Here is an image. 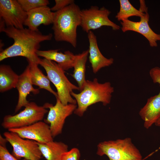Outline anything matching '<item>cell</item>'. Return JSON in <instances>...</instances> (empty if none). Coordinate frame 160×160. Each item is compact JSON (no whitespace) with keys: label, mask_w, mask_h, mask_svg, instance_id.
<instances>
[{"label":"cell","mask_w":160,"mask_h":160,"mask_svg":"<svg viewBox=\"0 0 160 160\" xmlns=\"http://www.w3.org/2000/svg\"><path fill=\"white\" fill-rule=\"evenodd\" d=\"M149 74L154 83L160 84V68L156 67L151 69Z\"/></svg>","instance_id":"4316f807"},{"label":"cell","mask_w":160,"mask_h":160,"mask_svg":"<svg viewBox=\"0 0 160 160\" xmlns=\"http://www.w3.org/2000/svg\"><path fill=\"white\" fill-rule=\"evenodd\" d=\"M120 9L116 16L119 21L128 19L129 17L136 16L140 17L145 14L144 8L146 6L144 0H140V9L135 8L128 0H120Z\"/></svg>","instance_id":"44dd1931"},{"label":"cell","mask_w":160,"mask_h":160,"mask_svg":"<svg viewBox=\"0 0 160 160\" xmlns=\"http://www.w3.org/2000/svg\"><path fill=\"white\" fill-rule=\"evenodd\" d=\"M8 130L16 133L23 138L33 140L40 143L53 140L49 125L42 121L28 126Z\"/></svg>","instance_id":"7c38bea8"},{"label":"cell","mask_w":160,"mask_h":160,"mask_svg":"<svg viewBox=\"0 0 160 160\" xmlns=\"http://www.w3.org/2000/svg\"><path fill=\"white\" fill-rule=\"evenodd\" d=\"M80 157L79 150L77 148H73L65 153L62 160H79Z\"/></svg>","instance_id":"d4e9b609"},{"label":"cell","mask_w":160,"mask_h":160,"mask_svg":"<svg viewBox=\"0 0 160 160\" xmlns=\"http://www.w3.org/2000/svg\"><path fill=\"white\" fill-rule=\"evenodd\" d=\"M88 54V49L75 55L73 66L74 71L71 75L77 83L80 92L83 90L86 81L85 78L86 64Z\"/></svg>","instance_id":"d6986e66"},{"label":"cell","mask_w":160,"mask_h":160,"mask_svg":"<svg viewBox=\"0 0 160 160\" xmlns=\"http://www.w3.org/2000/svg\"><path fill=\"white\" fill-rule=\"evenodd\" d=\"M31 76V80L33 85L38 86L39 89H45L53 95L56 98L58 97L57 92L51 88L50 81L47 76L45 75L39 68L38 65L28 63Z\"/></svg>","instance_id":"7402d4cb"},{"label":"cell","mask_w":160,"mask_h":160,"mask_svg":"<svg viewBox=\"0 0 160 160\" xmlns=\"http://www.w3.org/2000/svg\"><path fill=\"white\" fill-rule=\"evenodd\" d=\"M19 76L8 65L0 66V92L2 93L16 88Z\"/></svg>","instance_id":"ffe728a7"},{"label":"cell","mask_w":160,"mask_h":160,"mask_svg":"<svg viewBox=\"0 0 160 160\" xmlns=\"http://www.w3.org/2000/svg\"><path fill=\"white\" fill-rule=\"evenodd\" d=\"M27 15V12L22 9L17 0H0V19L3 20L7 27L24 28Z\"/></svg>","instance_id":"30bf717a"},{"label":"cell","mask_w":160,"mask_h":160,"mask_svg":"<svg viewBox=\"0 0 160 160\" xmlns=\"http://www.w3.org/2000/svg\"><path fill=\"white\" fill-rule=\"evenodd\" d=\"M88 38L89 60L93 71L95 73L101 68L111 65L114 60L112 58H107L102 54L98 46L97 37L92 31L88 33Z\"/></svg>","instance_id":"9a60e30c"},{"label":"cell","mask_w":160,"mask_h":160,"mask_svg":"<svg viewBox=\"0 0 160 160\" xmlns=\"http://www.w3.org/2000/svg\"><path fill=\"white\" fill-rule=\"evenodd\" d=\"M114 90L109 82L100 83L96 78L92 81L86 80L84 88L80 93L76 94L73 92L71 93L77 104L74 113L82 116L88 108L92 104L100 102L104 106L109 104Z\"/></svg>","instance_id":"3957f363"},{"label":"cell","mask_w":160,"mask_h":160,"mask_svg":"<svg viewBox=\"0 0 160 160\" xmlns=\"http://www.w3.org/2000/svg\"><path fill=\"white\" fill-rule=\"evenodd\" d=\"M7 140L0 135V160H20L10 153L6 147ZM22 160H27L24 159Z\"/></svg>","instance_id":"cb8c5ba5"},{"label":"cell","mask_w":160,"mask_h":160,"mask_svg":"<svg viewBox=\"0 0 160 160\" xmlns=\"http://www.w3.org/2000/svg\"><path fill=\"white\" fill-rule=\"evenodd\" d=\"M110 13L111 12L104 7L99 8L97 6L81 10L80 26L87 33L104 26L111 27L114 30H119L120 26L109 19Z\"/></svg>","instance_id":"52a82bcc"},{"label":"cell","mask_w":160,"mask_h":160,"mask_svg":"<svg viewBox=\"0 0 160 160\" xmlns=\"http://www.w3.org/2000/svg\"><path fill=\"white\" fill-rule=\"evenodd\" d=\"M55 4L51 8V10L54 12L60 10L68 5L74 3L73 0H55Z\"/></svg>","instance_id":"484cf974"},{"label":"cell","mask_w":160,"mask_h":160,"mask_svg":"<svg viewBox=\"0 0 160 160\" xmlns=\"http://www.w3.org/2000/svg\"><path fill=\"white\" fill-rule=\"evenodd\" d=\"M97 154L100 156L105 155L109 160H142L140 151L129 137L100 143Z\"/></svg>","instance_id":"5b68a950"},{"label":"cell","mask_w":160,"mask_h":160,"mask_svg":"<svg viewBox=\"0 0 160 160\" xmlns=\"http://www.w3.org/2000/svg\"><path fill=\"white\" fill-rule=\"evenodd\" d=\"M55 14L47 6L34 9L27 12L24 25L32 31H39L38 27L41 25H47L53 23Z\"/></svg>","instance_id":"4fadbf2b"},{"label":"cell","mask_w":160,"mask_h":160,"mask_svg":"<svg viewBox=\"0 0 160 160\" xmlns=\"http://www.w3.org/2000/svg\"><path fill=\"white\" fill-rule=\"evenodd\" d=\"M48 111L43 105L39 106L35 102H29L24 109L18 113L5 116L1 125L8 130L28 126L42 121Z\"/></svg>","instance_id":"8992f818"},{"label":"cell","mask_w":160,"mask_h":160,"mask_svg":"<svg viewBox=\"0 0 160 160\" xmlns=\"http://www.w3.org/2000/svg\"><path fill=\"white\" fill-rule=\"evenodd\" d=\"M59 49L48 50H38L36 54L38 56L56 63L64 71L73 68L75 55L69 51L64 53L58 52Z\"/></svg>","instance_id":"e0dca14e"},{"label":"cell","mask_w":160,"mask_h":160,"mask_svg":"<svg viewBox=\"0 0 160 160\" xmlns=\"http://www.w3.org/2000/svg\"><path fill=\"white\" fill-rule=\"evenodd\" d=\"M3 135L13 148L12 154L19 160L22 158L27 160H40L42 154L37 142L24 139L16 133L8 131Z\"/></svg>","instance_id":"ba28073f"},{"label":"cell","mask_w":160,"mask_h":160,"mask_svg":"<svg viewBox=\"0 0 160 160\" xmlns=\"http://www.w3.org/2000/svg\"><path fill=\"white\" fill-rule=\"evenodd\" d=\"M29 66L28 65L23 72L19 76L16 88L18 93V98L15 109L16 113L29 103L27 97L30 92L36 95L39 92V89L34 88L33 86Z\"/></svg>","instance_id":"5bb4252c"},{"label":"cell","mask_w":160,"mask_h":160,"mask_svg":"<svg viewBox=\"0 0 160 160\" xmlns=\"http://www.w3.org/2000/svg\"><path fill=\"white\" fill-rule=\"evenodd\" d=\"M155 124L156 126L160 127V119L157 121Z\"/></svg>","instance_id":"83f0119b"},{"label":"cell","mask_w":160,"mask_h":160,"mask_svg":"<svg viewBox=\"0 0 160 160\" xmlns=\"http://www.w3.org/2000/svg\"><path fill=\"white\" fill-rule=\"evenodd\" d=\"M39 64L45 70L47 76L55 85L58 98L64 105H76L77 102L71 95L73 90H79V87L72 84L64 73V71L55 62L44 58L40 59Z\"/></svg>","instance_id":"277c9868"},{"label":"cell","mask_w":160,"mask_h":160,"mask_svg":"<svg viewBox=\"0 0 160 160\" xmlns=\"http://www.w3.org/2000/svg\"><path fill=\"white\" fill-rule=\"evenodd\" d=\"M37 143L42 156L47 160H62L64 154L68 151V145L61 142L52 140L45 143Z\"/></svg>","instance_id":"ac0fdd59"},{"label":"cell","mask_w":160,"mask_h":160,"mask_svg":"<svg viewBox=\"0 0 160 160\" xmlns=\"http://www.w3.org/2000/svg\"><path fill=\"white\" fill-rule=\"evenodd\" d=\"M22 9L26 12L41 7L47 6V0H17Z\"/></svg>","instance_id":"603a6c76"},{"label":"cell","mask_w":160,"mask_h":160,"mask_svg":"<svg viewBox=\"0 0 160 160\" xmlns=\"http://www.w3.org/2000/svg\"><path fill=\"white\" fill-rule=\"evenodd\" d=\"M144 12L145 15L140 17V20L139 22H134L128 19L121 21V30L123 32L131 31L138 33L148 40L151 47H157V41H160V34L154 32L149 25V15L146 6L144 8Z\"/></svg>","instance_id":"8fae6325"},{"label":"cell","mask_w":160,"mask_h":160,"mask_svg":"<svg viewBox=\"0 0 160 160\" xmlns=\"http://www.w3.org/2000/svg\"><path fill=\"white\" fill-rule=\"evenodd\" d=\"M55 105L46 103L43 106L49 110L45 122L50 124V128L54 138L61 133L66 118L71 115L77 107L76 105L68 104L63 105L60 100L56 98Z\"/></svg>","instance_id":"9c48e42d"},{"label":"cell","mask_w":160,"mask_h":160,"mask_svg":"<svg viewBox=\"0 0 160 160\" xmlns=\"http://www.w3.org/2000/svg\"><path fill=\"white\" fill-rule=\"evenodd\" d=\"M4 22H0V32H4L14 41L13 44L0 53V61L9 57L22 56L25 57L28 63L39 64L40 59L36 54L42 42L51 39V33L43 34L39 31L29 29H19L13 26L5 27Z\"/></svg>","instance_id":"6da1fadb"},{"label":"cell","mask_w":160,"mask_h":160,"mask_svg":"<svg viewBox=\"0 0 160 160\" xmlns=\"http://www.w3.org/2000/svg\"><path fill=\"white\" fill-rule=\"evenodd\" d=\"M139 114L144 121V127L147 129L160 119V90L158 94L148 99L145 105L140 111Z\"/></svg>","instance_id":"2e32d148"},{"label":"cell","mask_w":160,"mask_h":160,"mask_svg":"<svg viewBox=\"0 0 160 160\" xmlns=\"http://www.w3.org/2000/svg\"><path fill=\"white\" fill-rule=\"evenodd\" d=\"M81 11L73 3L55 12L52 29L56 41L67 42L76 47L77 29L81 23Z\"/></svg>","instance_id":"7a4b0ae2"}]
</instances>
